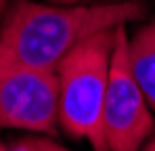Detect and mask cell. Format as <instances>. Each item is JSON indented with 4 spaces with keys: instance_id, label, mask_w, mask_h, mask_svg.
<instances>
[{
    "instance_id": "9c48e42d",
    "label": "cell",
    "mask_w": 155,
    "mask_h": 151,
    "mask_svg": "<svg viewBox=\"0 0 155 151\" xmlns=\"http://www.w3.org/2000/svg\"><path fill=\"white\" fill-rule=\"evenodd\" d=\"M140 151H155V139H149L145 145H143V149Z\"/></svg>"
},
{
    "instance_id": "30bf717a",
    "label": "cell",
    "mask_w": 155,
    "mask_h": 151,
    "mask_svg": "<svg viewBox=\"0 0 155 151\" xmlns=\"http://www.w3.org/2000/svg\"><path fill=\"white\" fill-rule=\"evenodd\" d=\"M0 151H8V147H6V145H4L2 141H0Z\"/></svg>"
},
{
    "instance_id": "277c9868",
    "label": "cell",
    "mask_w": 155,
    "mask_h": 151,
    "mask_svg": "<svg viewBox=\"0 0 155 151\" xmlns=\"http://www.w3.org/2000/svg\"><path fill=\"white\" fill-rule=\"evenodd\" d=\"M59 126L57 72L25 67L0 57V128L52 136Z\"/></svg>"
},
{
    "instance_id": "7a4b0ae2",
    "label": "cell",
    "mask_w": 155,
    "mask_h": 151,
    "mask_svg": "<svg viewBox=\"0 0 155 151\" xmlns=\"http://www.w3.org/2000/svg\"><path fill=\"white\" fill-rule=\"evenodd\" d=\"M115 29H105L80 42L57 67L59 124L71 139H86L92 151H109L103 132V105Z\"/></svg>"
},
{
    "instance_id": "5b68a950",
    "label": "cell",
    "mask_w": 155,
    "mask_h": 151,
    "mask_svg": "<svg viewBox=\"0 0 155 151\" xmlns=\"http://www.w3.org/2000/svg\"><path fill=\"white\" fill-rule=\"evenodd\" d=\"M128 63L132 78L155 111V17L128 40Z\"/></svg>"
},
{
    "instance_id": "3957f363",
    "label": "cell",
    "mask_w": 155,
    "mask_h": 151,
    "mask_svg": "<svg viewBox=\"0 0 155 151\" xmlns=\"http://www.w3.org/2000/svg\"><path fill=\"white\" fill-rule=\"evenodd\" d=\"M128 40L126 25L117 27L103 105V132L109 151H140L155 132L151 107L130 72Z\"/></svg>"
},
{
    "instance_id": "8992f818",
    "label": "cell",
    "mask_w": 155,
    "mask_h": 151,
    "mask_svg": "<svg viewBox=\"0 0 155 151\" xmlns=\"http://www.w3.org/2000/svg\"><path fill=\"white\" fill-rule=\"evenodd\" d=\"M8 151H69L63 145L54 143L46 136H27V139H19L15 141Z\"/></svg>"
},
{
    "instance_id": "52a82bcc",
    "label": "cell",
    "mask_w": 155,
    "mask_h": 151,
    "mask_svg": "<svg viewBox=\"0 0 155 151\" xmlns=\"http://www.w3.org/2000/svg\"><path fill=\"white\" fill-rule=\"evenodd\" d=\"M54 4H65V6H74L80 2H90V0H52ZM111 2H126V0H99V4H111Z\"/></svg>"
},
{
    "instance_id": "6da1fadb",
    "label": "cell",
    "mask_w": 155,
    "mask_h": 151,
    "mask_svg": "<svg viewBox=\"0 0 155 151\" xmlns=\"http://www.w3.org/2000/svg\"><path fill=\"white\" fill-rule=\"evenodd\" d=\"M145 13L147 6L140 0L74 6L15 0L0 23V57L25 67L57 72L80 42L138 21Z\"/></svg>"
},
{
    "instance_id": "ba28073f",
    "label": "cell",
    "mask_w": 155,
    "mask_h": 151,
    "mask_svg": "<svg viewBox=\"0 0 155 151\" xmlns=\"http://www.w3.org/2000/svg\"><path fill=\"white\" fill-rule=\"evenodd\" d=\"M8 4H11V0H0V19H2L4 13L8 11Z\"/></svg>"
}]
</instances>
